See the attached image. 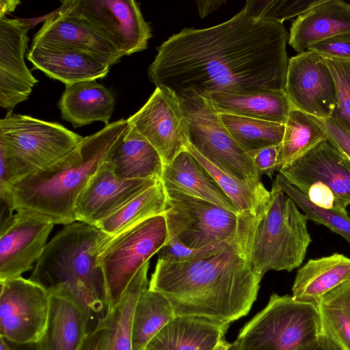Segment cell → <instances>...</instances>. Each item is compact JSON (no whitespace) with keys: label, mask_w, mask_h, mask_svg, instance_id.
<instances>
[{"label":"cell","mask_w":350,"mask_h":350,"mask_svg":"<svg viewBox=\"0 0 350 350\" xmlns=\"http://www.w3.org/2000/svg\"><path fill=\"white\" fill-rule=\"evenodd\" d=\"M288 38L283 24L254 18L243 8L219 25L185 28L170 37L157 48L148 77L178 100L284 91Z\"/></svg>","instance_id":"cell-1"},{"label":"cell","mask_w":350,"mask_h":350,"mask_svg":"<svg viewBox=\"0 0 350 350\" xmlns=\"http://www.w3.org/2000/svg\"><path fill=\"white\" fill-rule=\"evenodd\" d=\"M261 280L255 274L237 233L223 250L200 258H158L148 288L165 295L175 316L225 326L247 315Z\"/></svg>","instance_id":"cell-2"},{"label":"cell","mask_w":350,"mask_h":350,"mask_svg":"<svg viewBox=\"0 0 350 350\" xmlns=\"http://www.w3.org/2000/svg\"><path fill=\"white\" fill-rule=\"evenodd\" d=\"M127 124V119L122 118L83 137L62 159L0 194L1 201L11 211L33 215L54 224L75 222V205L80 193Z\"/></svg>","instance_id":"cell-3"},{"label":"cell","mask_w":350,"mask_h":350,"mask_svg":"<svg viewBox=\"0 0 350 350\" xmlns=\"http://www.w3.org/2000/svg\"><path fill=\"white\" fill-rule=\"evenodd\" d=\"M113 236L77 221L65 225L48 243L29 280L49 295L75 299L92 312L108 310L99 256Z\"/></svg>","instance_id":"cell-4"},{"label":"cell","mask_w":350,"mask_h":350,"mask_svg":"<svg viewBox=\"0 0 350 350\" xmlns=\"http://www.w3.org/2000/svg\"><path fill=\"white\" fill-rule=\"evenodd\" d=\"M308 219L273 182L269 200L254 213H239L237 234L252 270L291 271L303 262L312 241Z\"/></svg>","instance_id":"cell-5"},{"label":"cell","mask_w":350,"mask_h":350,"mask_svg":"<svg viewBox=\"0 0 350 350\" xmlns=\"http://www.w3.org/2000/svg\"><path fill=\"white\" fill-rule=\"evenodd\" d=\"M83 137L59 123L8 112L0 120V194L62 159Z\"/></svg>","instance_id":"cell-6"},{"label":"cell","mask_w":350,"mask_h":350,"mask_svg":"<svg viewBox=\"0 0 350 350\" xmlns=\"http://www.w3.org/2000/svg\"><path fill=\"white\" fill-rule=\"evenodd\" d=\"M321 334L317 304L273 293L236 340L240 350H298Z\"/></svg>","instance_id":"cell-7"},{"label":"cell","mask_w":350,"mask_h":350,"mask_svg":"<svg viewBox=\"0 0 350 350\" xmlns=\"http://www.w3.org/2000/svg\"><path fill=\"white\" fill-rule=\"evenodd\" d=\"M189 144L225 172L255 185H263L250 155L230 135L219 113L201 96L178 100Z\"/></svg>","instance_id":"cell-8"},{"label":"cell","mask_w":350,"mask_h":350,"mask_svg":"<svg viewBox=\"0 0 350 350\" xmlns=\"http://www.w3.org/2000/svg\"><path fill=\"white\" fill-rule=\"evenodd\" d=\"M168 234L163 215L151 217L113 236L99 256L108 309L116 306L132 279L166 244Z\"/></svg>","instance_id":"cell-9"},{"label":"cell","mask_w":350,"mask_h":350,"mask_svg":"<svg viewBox=\"0 0 350 350\" xmlns=\"http://www.w3.org/2000/svg\"><path fill=\"white\" fill-rule=\"evenodd\" d=\"M165 190L167 240L198 249L230 241L236 237L239 213L176 189Z\"/></svg>","instance_id":"cell-10"},{"label":"cell","mask_w":350,"mask_h":350,"mask_svg":"<svg viewBox=\"0 0 350 350\" xmlns=\"http://www.w3.org/2000/svg\"><path fill=\"white\" fill-rule=\"evenodd\" d=\"M59 8L76 16L122 55L145 50L151 29L133 0H66Z\"/></svg>","instance_id":"cell-11"},{"label":"cell","mask_w":350,"mask_h":350,"mask_svg":"<svg viewBox=\"0 0 350 350\" xmlns=\"http://www.w3.org/2000/svg\"><path fill=\"white\" fill-rule=\"evenodd\" d=\"M0 283V336L14 343L39 341L47 322L49 293L21 276Z\"/></svg>","instance_id":"cell-12"},{"label":"cell","mask_w":350,"mask_h":350,"mask_svg":"<svg viewBox=\"0 0 350 350\" xmlns=\"http://www.w3.org/2000/svg\"><path fill=\"white\" fill-rule=\"evenodd\" d=\"M284 92L293 109L317 119L330 118L336 105L332 72L321 55L306 50L289 59Z\"/></svg>","instance_id":"cell-13"},{"label":"cell","mask_w":350,"mask_h":350,"mask_svg":"<svg viewBox=\"0 0 350 350\" xmlns=\"http://www.w3.org/2000/svg\"><path fill=\"white\" fill-rule=\"evenodd\" d=\"M127 121L157 150L164 165L189 144L180 102L162 88L156 87L146 103Z\"/></svg>","instance_id":"cell-14"},{"label":"cell","mask_w":350,"mask_h":350,"mask_svg":"<svg viewBox=\"0 0 350 350\" xmlns=\"http://www.w3.org/2000/svg\"><path fill=\"white\" fill-rule=\"evenodd\" d=\"M288 181L306 194L315 183L327 186L338 206L350 204V160L328 139L279 170Z\"/></svg>","instance_id":"cell-15"},{"label":"cell","mask_w":350,"mask_h":350,"mask_svg":"<svg viewBox=\"0 0 350 350\" xmlns=\"http://www.w3.org/2000/svg\"><path fill=\"white\" fill-rule=\"evenodd\" d=\"M54 224L16 212L1 224L0 281L21 277L41 256Z\"/></svg>","instance_id":"cell-16"},{"label":"cell","mask_w":350,"mask_h":350,"mask_svg":"<svg viewBox=\"0 0 350 350\" xmlns=\"http://www.w3.org/2000/svg\"><path fill=\"white\" fill-rule=\"evenodd\" d=\"M30 27L23 19L0 18V106L8 112L28 99L38 82L24 58Z\"/></svg>","instance_id":"cell-17"},{"label":"cell","mask_w":350,"mask_h":350,"mask_svg":"<svg viewBox=\"0 0 350 350\" xmlns=\"http://www.w3.org/2000/svg\"><path fill=\"white\" fill-rule=\"evenodd\" d=\"M159 180L119 178L103 161L77 199L76 221L97 226L101 221Z\"/></svg>","instance_id":"cell-18"},{"label":"cell","mask_w":350,"mask_h":350,"mask_svg":"<svg viewBox=\"0 0 350 350\" xmlns=\"http://www.w3.org/2000/svg\"><path fill=\"white\" fill-rule=\"evenodd\" d=\"M150 262L139 270L120 301L108 309L96 327L86 334L79 350H133L132 325L135 308L148 286Z\"/></svg>","instance_id":"cell-19"},{"label":"cell","mask_w":350,"mask_h":350,"mask_svg":"<svg viewBox=\"0 0 350 350\" xmlns=\"http://www.w3.org/2000/svg\"><path fill=\"white\" fill-rule=\"evenodd\" d=\"M49 44L89 52L111 66L122 55L114 46L79 18L58 8L44 19L31 44Z\"/></svg>","instance_id":"cell-20"},{"label":"cell","mask_w":350,"mask_h":350,"mask_svg":"<svg viewBox=\"0 0 350 350\" xmlns=\"http://www.w3.org/2000/svg\"><path fill=\"white\" fill-rule=\"evenodd\" d=\"M27 58L35 69L65 85L102 79L111 68L89 52L55 45L31 44Z\"/></svg>","instance_id":"cell-21"},{"label":"cell","mask_w":350,"mask_h":350,"mask_svg":"<svg viewBox=\"0 0 350 350\" xmlns=\"http://www.w3.org/2000/svg\"><path fill=\"white\" fill-rule=\"evenodd\" d=\"M350 32V3L320 0L293 22L288 44L301 53L331 37Z\"/></svg>","instance_id":"cell-22"},{"label":"cell","mask_w":350,"mask_h":350,"mask_svg":"<svg viewBox=\"0 0 350 350\" xmlns=\"http://www.w3.org/2000/svg\"><path fill=\"white\" fill-rule=\"evenodd\" d=\"M104 161L118 178L127 180H161L164 166L157 150L129 122Z\"/></svg>","instance_id":"cell-23"},{"label":"cell","mask_w":350,"mask_h":350,"mask_svg":"<svg viewBox=\"0 0 350 350\" xmlns=\"http://www.w3.org/2000/svg\"><path fill=\"white\" fill-rule=\"evenodd\" d=\"M49 295L47 322L39 340L42 350H79L92 311L71 297Z\"/></svg>","instance_id":"cell-24"},{"label":"cell","mask_w":350,"mask_h":350,"mask_svg":"<svg viewBox=\"0 0 350 350\" xmlns=\"http://www.w3.org/2000/svg\"><path fill=\"white\" fill-rule=\"evenodd\" d=\"M228 327L196 317L176 316L144 350H225Z\"/></svg>","instance_id":"cell-25"},{"label":"cell","mask_w":350,"mask_h":350,"mask_svg":"<svg viewBox=\"0 0 350 350\" xmlns=\"http://www.w3.org/2000/svg\"><path fill=\"white\" fill-rule=\"evenodd\" d=\"M115 102L110 90L91 80L66 85L57 105L62 118L78 128L94 122L110 124Z\"/></svg>","instance_id":"cell-26"},{"label":"cell","mask_w":350,"mask_h":350,"mask_svg":"<svg viewBox=\"0 0 350 350\" xmlns=\"http://www.w3.org/2000/svg\"><path fill=\"white\" fill-rule=\"evenodd\" d=\"M161 180L165 187L208 200L239 213L214 178L187 149L163 166Z\"/></svg>","instance_id":"cell-27"},{"label":"cell","mask_w":350,"mask_h":350,"mask_svg":"<svg viewBox=\"0 0 350 350\" xmlns=\"http://www.w3.org/2000/svg\"><path fill=\"white\" fill-rule=\"evenodd\" d=\"M349 280L350 258L346 256L334 253L310 259L296 274L292 296L317 304L325 294Z\"/></svg>","instance_id":"cell-28"},{"label":"cell","mask_w":350,"mask_h":350,"mask_svg":"<svg viewBox=\"0 0 350 350\" xmlns=\"http://www.w3.org/2000/svg\"><path fill=\"white\" fill-rule=\"evenodd\" d=\"M219 113L285 124L293 107L284 91L218 93L206 97Z\"/></svg>","instance_id":"cell-29"},{"label":"cell","mask_w":350,"mask_h":350,"mask_svg":"<svg viewBox=\"0 0 350 350\" xmlns=\"http://www.w3.org/2000/svg\"><path fill=\"white\" fill-rule=\"evenodd\" d=\"M166 207V193L160 180L101 221L96 227L116 236L151 217L163 215Z\"/></svg>","instance_id":"cell-30"},{"label":"cell","mask_w":350,"mask_h":350,"mask_svg":"<svg viewBox=\"0 0 350 350\" xmlns=\"http://www.w3.org/2000/svg\"><path fill=\"white\" fill-rule=\"evenodd\" d=\"M175 317L173 307L165 295L148 287L144 290L133 314V350H144L148 342Z\"/></svg>","instance_id":"cell-31"},{"label":"cell","mask_w":350,"mask_h":350,"mask_svg":"<svg viewBox=\"0 0 350 350\" xmlns=\"http://www.w3.org/2000/svg\"><path fill=\"white\" fill-rule=\"evenodd\" d=\"M278 159V171L327 139L319 119L292 109L285 123Z\"/></svg>","instance_id":"cell-32"},{"label":"cell","mask_w":350,"mask_h":350,"mask_svg":"<svg viewBox=\"0 0 350 350\" xmlns=\"http://www.w3.org/2000/svg\"><path fill=\"white\" fill-rule=\"evenodd\" d=\"M317 306L321 333L342 350H350V280L323 296Z\"/></svg>","instance_id":"cell-33"},{"label":"cell","mask_w":350,"mask_h":350,"mask_svg":"<svg viewBox=\"0 0 350 350\" xmlns=\"http://www.w3.org/2000/svg\"><path fill=\"white\" fill-rule=\"evenodd\" d=\"M230 135L247 153L281 144L285 125L283 124L219 113Z\"/></svg>","instance_id":"cell-34"},{"label":"cell","mask_w":350,"mask_h":350,"mask_svg":"<svg viewBox=\"0 0 350 350\" xmlns=\"http://www.w3.org/2000/svg\"><path fill=\"white\" fill-rule=\"evenodd\" d=\"M187 150L197 159L233 202L239 213H255L269 198L270 191L263 185H255L225 172L211 163L189 144Z\"/></svg>","instance_id":"cell-35"},{"label":"cell","mask_w":350,"mask_h":350,"mask_svg":"<svg viewBox=\"0 0 350 350\" xmlns=\"http://www.w3.org/2000/svg\"><path fill=\"white\" fill-rule=\"evenodd\" d=\"M274 182L303 211L308 220L327 227L350 243V217L347 211L327 209L314 204L280 173L276 176Z\"/></svg>","instance_id":"cell-36"},{"label":"cell","mask_w":350,"mask_h":350,"mask_svg":"<svg viewBox=\"0 0 350 350\" xmlns=\"http://www.w3.org/2000/svg\"><path fill=\"white\" fill-rule=\"evenodd\" d=\"M320 0H253L247 1L243 8L251 16L269 21L283 23L298 16Z\"/></svg>","instance_id":"cell-37"},{"label":"cell","mask_w":350,"mask_h":350,"mask_svg":"<svg viewBox=\"0 0 350 350\" xmlns=\"http://www.w3.org/2000/svg\"><path fill=\"white\" fill-rule=\"evenodd\" d=\"M333 76L336 105L331 117L350 132V61L323 57Z\"/></svg>","instance_id":"cell-38"},{"label":"cell","mask_w":350,"mask_h":350,"mask_svg":"<svg viewBox=\"0 0 350 350\" xmlns=\"http://www.w3.org/2000/svg\"><path fill=\"white\" fill-rule=\"evenodd\" d=\"M232 241L196 249L188 247L176 240L168 239L166 244L160 250L159 258L170 262L192 260L220 251L225 248Z\"/></svg>","instance_id":"cell-39"},{"label":"cell","mask_w":350,"mask_h":350,"mask_svg":"<svg viewBox=\"0 0 350 350\" xmlns=\"http://www.w3.org/2000/svg\"><path fill=\"white\" fill-rule=\"evenodd\" d=\"M308 50L323 57L350 61V32L324 40Z\"/></svg>","instance_id":"cell-40"},{"label":"cell","mask_w":350,"mask_h":350,"mask_svg":"<svg viewBox=\"0 0 350 350\" xmlns=\"http://www.w3.org/2000/svg\"><path fill=\"white\" fill-rule=\"evenodd\" d=\"M280 147V144L269 146L249 154L260 176L267 175L271 178L273 172L278 170Z\"/></svg>","instance_id":"cell-41"},{"label":"cell","mask_w":350,"mask_h":350,"mask_svg":"<svg viewBox=\"0 0 350 350\" xmlns=\"http://www.w3.org/2000/svg\"><path fill=\"white\" fill-rule=\"evenodd\" d=\"M320 121L325 129L327 139L350 160V132L332 118Z\"/></svg>","instance_id":"cell-42"},{"label":"cell","mask_w":350,"mask_h":350,"mask_svg":"<svg viewBox=\"0 0 350 350\" xmlns=\"http://www.w3.org/2000/svg\"><path fill=\"white\" fill-rule=\"evenodd\" d=\"M315 205L327 209L346 211L341 208L336 201L332 191L321 183L312 184L305 194Z\"/></svg>","instance_id":"cell-43"},{"label":"cell","mask_w":350,"mask_h":350,"mask_svg":"<svg viewBox=\"0 0 350 350\" xmlns=\"http://www.w3.org/2000/svg\"><path fill=\"white\" fill-rule=\"evenodd\" d=\"M298 350H342L333 341L323 334L309 345Z\"/></svg>","instance_id":"cell-44"},{"label":"cell","mask_w":350,"mask_h":350,"mask_svg":"<svg viewBox=\"0 0 350 350\" xmlns=\"http://www.w3.org/2000/svg\"><path fill=\"white\" fill-rule=\"evenodd\" d=\"M226 3V1L224 0H206L196 1L198 13L202 18L217 10Z\"/></svg>","instance_id":"cell-45"},{"label":"cell","mask_w":350,"mask_h":350,"mask_svg":"<svg viewBox=\"0 0 350 350\" xmlns=\"http://www.w3.org/2000/svg\"><path fill=\"white\" fill-rule=\"evenodd\" d=\"M19 3L21 1L18 0H1L0 18L5 17L7 14L13 12Z\"/></svg>","instance_id":"cell-46"},{"label":"cell","mask_w":350,"mask_h":350,"mask_svg":"<svg viewBox=\"0 0 350 350\" xmlns=\"http://www.w3.org/2000/svg\"><path fill=\"white\" fill-rule=\"evenodd\" d=\"M14 350H42L39 341L27 343H14L10 342Z\"/></svg>","instance_id":"cell-47"},{"label":"cell","mask_w":350,"mask_h":350,"mask_svg":"<svg viewBox=\"0 0 350 350\" xmlns=\"http://www.w3.org/2000/svg\"><path fill=\"white\" fill-rule=\"evenodd\" d=\"M0 350H14L10 341L0 336Z\"/></svg>","instance_id":"cell-48"},{"label":"cell","mask_w":350,"mask_h":350,"mask_svg":"<svg viewBox=\"0 0 350 350\" xmlns=\"http://www.w3.org/2000/svg\"><path fill=\"white\" fill-rule=\"evenodd\" d=\"M225 350H240L237 340H235L232 342H228Z\"/></svg>","instance_id":"cell-49"}]
</instances>
